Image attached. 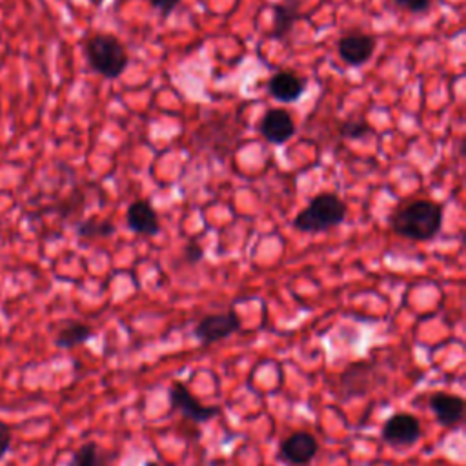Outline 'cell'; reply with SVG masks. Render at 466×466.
I'll return each mask as SVG.
<instances>
[{"instance_id":"obj_1","label":"cell","mask_w":466,"mask_h":466,"mask_svg":"<svg viewBox=\"0 0 466 466\" xmlns=\"http://www.w3.org/2000/svg\"><path fill=\"white\" fill-rule=\"evenodd\" d=\"M444 208L439 202L419 198L411 200L388 217L390 229L404 238L415 242H428L435 238L442 228Z\"/></svg>"},{"instance_id":"obj_2","label":"cell","mask_w":466,"mask_h":466,"mask_svg":"<svg viewBox=\"0 0 466 466\" xmlns=\"http://www.w3.org/2000/svg\"><path fill=\"white\" fill-rule=\"evenodd\" d=\"M87 66L107 80H116L129 66L124 44L113 33H95L84 42Z\"/></svg>"},{"instance_id":"obj_3","label":"cell","mask_w":466,"mask_h":466,"mask_svg":"<svg viewBox=\"0 0 466 466\" xmlns=\"http://www.w3.org/2000/svg\"><path fill=\"white\" fill-rule=\"evenodd\" d=\"M346 215V202L333 191H322L317 193L309 204L297 213L293 218V228L304 233H320L342 224Z\"/></svg>"},{"instance_id":"obj_4","label":"cell","mask_w":466,"mask_h":466,"mask_svg":"<svg viewBox=\"0 0 466 466\" xmlns=\"http://www.w3.org/2000/svg\"><path fill=\"white\" fill-rule=\"evenodd\" d=\"M242 320L235 309L220 311V313H208L204 315L193 328V337L202 346H211L218 340L231 337L233 333L240 331Z\"/></svg>"},{"instance_id":"obj_5","label":"cell","mask_w":466,"mask_h":466,"mask_svg":"<svg viewBox=\"0 0 466 466\" xmlns=\"http://www.w3.org/2000/svg\"><path fill=\"white\" fill-rule=\"evenodd\" d=\"M377 366L368 360H357L348 364L339 377L337 395L342 400H348L370 393L377 386Z\"/></svg>"},{"instance_id":"obj_6","label":"cell","mask_w":466,"mask_h":466,"mask_svg":"<svg viewBox=\"0 0 466 466\" xmlns=\"http://www.w3.org/2000/svg\"><path fill=\"white\" fill-rule=\"evenodd\" d=\"M167 400H169V406L173 410L180 411L186 419H189L195 424L209 422L211 419L220 415V408L218 406L202 404L197 397H193L189 393L186 384L180 382V380H173L169 384V388H167Z\"/></svg>"},{"instance_id":"obj_7","label":"cell","mask_w":466,"mask_h":466,"mask_svg":"<svg viewBox=\"0 0 466 466\" xmlns=\"http://www.w3.org/2000/svg\"><path fill=\"white\" fill-rule=\"evenodd\" d=\"M422 435L420 422L411 413H393L382 424L380 437L391 448H410L413 446Z\"/></svg>"},{"instance_id":"obj_8","label":"cell","mask_w":466,"mask_h":466,"mask_svg":"<svg viewBox=\"0 0 466 466\" xmlns=\"http://www.w3.org/2000/svg\"><path fill=\"white\" fill-rule=\"evenodd\" d=\"M377 38L364 31H350L337 42V53L340 60L351 67L364 66L375 53Z\"/></svg>"},{"instance_id":"obj_9","label":"cell","mask_w":466,"mask_h":466,"mask_svg":"<svg viewBox=\"0 0 466 466\" xmlns=\"http://www.w3.org/2000/svg\"><path fill=\"white\" fill-rule=\"evenodd\" d=\"M319 451L317 439L304 430L291 431L279 448V457L291 466H308Z\"/></svg>"},{"instance_id":"obj_10","label":"cell","mask_w":466,"mask_h":466,"mask_svg":"<svg viewBox=\"0 0 466 466\" xmlns=\"http://www.w3.org/2000/svg\"><path fill=\"white\" fill-rule=\"evenodd\" d=\"M258 133L269 144L282 146L295 135V122L289 111L282 107H271L262 115L258 122Z\"/></svg>"},{"instance_id":"obj_11","label":"cell","mask_w":466,"mask_h":466,"mask_svg":"<svg viewBox=\"0 0 466 466\" xmlns=\"http://www.w3.org/2000/svg\"><path fill=\"white\" fill-rule=\"evenodd\" d=\"M428 406L433 411L437 422L444 428H457L464 419V399L446 391H435L428 399Z\"/></svg>"},{"instance_id":"obj_12","label":"cell","mask_w":466,"mask_h":466,"mask_svg":"<svg viewBox=\"0 0 466 466\" xmlns=\"http://www.w3.org/2000/svg\"><path fill=\"white\" fill-rule=\"evenodd\" d=\"M126 226L142 237H155L160 233V220L157 209L149 200L138 198L129 204L126 211Z\"/></svg>"},{"instance_id":"obj_13","label":"cell","mask_w":466,"mask_h":466,"mask_svg":"<svg viewBox=\"0 0 466 466\" xmlns=\"http://www.w3.org/2000/svg\"><path fill=\"white\" fill-rule=\"evenodd\" d=\"M306 89L304 78H300L293 71H277L275 75L269 76L266 82V91L279 102L282 104H291L297 102Z\"/></svg>"},{"instance_id":"obj_14","label":"cell","mask_w":466,"mask_h":466,"mask_svg":"<svg viewBox=\"0 0 466 466\" xmlns=\"http://www.w3.org/2000/svg\"><path fill=\"white\" fill-rule=\"evenodd\" d=\"M304 0H280L273 5V27L269 31V38L284 40L293 29L295 22L304 18L300 7Z\"/></svg>"},{"instance_id":"obj_15","label":"cell","mask_w":466,"mask_h":466,"mask_svg":"<svg viewBox=\"0 0 466 466\" xmlns=\"http://www.w3.org/2000/svg\"><path fill=\"white\" fill-rule=\"evenodd\" d=\"M93 337V328L80 320H67L55 337V346L60 350H71L86 344Z\"/></svg>"},{"instance_id":"obj_16","label":"cell","mask_w":466,"mask_h":466,"mask_svg":"<svg viewBox=\"0 0 466 466\" xmlns=\"http://www.w3.org/2000/svg\"><path fill=\"white\" fill-rule=\"evenodd\" d=\"M111 461L113 455L104 451L98 442L87 441L73 451L67 466H111Z\"/></svg>"},{"instance_id":"obj_17","label":"cell","mask_w":466,"mask_h":466,"mask_svg":"<svg viewBox=\"0 0 466 466\" xmlns=\"http://www.w3.org/2000/svg\"><path fill=\"white\" fill-rule=\"evenodd\" d=\"M76 235L80 238H107L111 235H115L116 231V226L111 222V220H100V218H84L76 224Z\"/></svg>"},{"instance_id":"obj_18","label":"cell","mask_w":466,"mask_h":466,"mask_svg":"<svg viewBox=\"0 0 466 466\" xmlns=\"http://www.w3.org/2000/svg\"><path fill=\"white\" fill-rule=\"evenodd\" d=\"M342 138L348 140H359V138H366L368 135H373V127L364 120V118H348L340 129H339Z\"/></svg>"},{"instance_id":"obj_19","label":"cell","mask_w":466,"mask_h":466,"mask_svg":"<svg viewBox=\"0 0 466 466\" xmlns=\"http://www.w3.org/2000/svg\"><path fill=\"white\" fill-rule=\"evenodd\" d=\"M393 5L410 15H424L431 9L433 0H393Z\"/></svg>"},{"instance_id":"obj_20","label":"cell","mask_w":466,"mask_h":466,"mask_svg":"<svg viewBox=\"0 0 466 466\" xmlns=\"http://www.w3.org/2000/svg\"><path fill=\"white\" fill-rule=\"evenodd\" d=\"M182 255H184V260L187 262V264H198L202 258H204V249H202V246L198 244V242H187L186 246H184V251H182Z\"/></svg>"},{"instance_id":"obj_21","label":"cell","mask_w":466,"mask_h":466,"mask_svg":"<svg viewBox=\"0 0 466 466\" xmlns=\"http://www.w3.org/2000/svg\"><path fill=\"white\" fill-rule=\"evenodd\" d=\"M149 4H151V7H155L158 11L160 18L166 20V18H169L175 13V9L180 4V0H149Z\"/></svg>"},{"instance_id":"obj_22","label":"cell","mask_w":466,"mask_h":466,"mask_svg":"<svg viewBox=\"0 0 466 466\" xmlns=\"http://www.w3.org/2000/svg\"><path fill=\"white\" fill-rule=\"evenodd\" d=\"M11 442H13V433L7 422L0 420V461L9 453L11 450Z\"/></svg>"},{"instance_id":"obj_23","label":"cell","mask_w":466,"mask_h":466,"mask_svg":"<svg viewBox=\"0 0 466 466\" xmlns=\"http://www.w3.org/2000/svg\"><path fill=\"white\" fill-rule=\"evenodd\" d=\"M147 466H157V464H153V462H149V464H147Z\"/></svg>"}]
</instances>
